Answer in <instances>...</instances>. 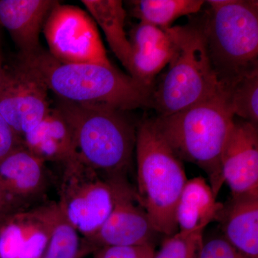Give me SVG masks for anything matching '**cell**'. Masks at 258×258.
I'll return each instance as SVG.
<instances>
[{
  "label": "cell",
  "mask_w": 258,
  "mask_h": 258,
  "mask_svg": "<svg viewBox=\"0 0 258 258\" xmlns=\"http://www.w3.org/2000/svg\"><path fill=\"white\" fill-rule=\"evenodd\" d=\"M20 57L61 101L126 112L149 106L152 91L113 66L63 63L42 49Z\"/></svg>",
  "instance_id": "1"
},
{
  "label": "cell",
  "mask_w": 258,
  "mask_h": 258,
  "mask_svg": "<svg viewBox=\"0 0 258 258\" xmlns=\"http://www.w3.org/2000/svg\"><path fill=\"white\" fill-rule=\"evenodd\" d=\"M234 119L222 92L174 114L153 118L161 137L176 157L208 174L216 197L224 184L221 158Z\"/></svg>",
  "instance_id": "2"
},
{
  "label": "cell",
  "mask_w": 258,
  "mask_h": 258,
  "mask_svg": "<svg viewBox=\"0 0 258 258\" xmlns=\"http://www.w3.org/2000/svg\"><path fill=\"white\" fill-rule=\"evenodd\" d=\"M199 20L220 91L258 71V2L210 0Z\"/></svg>",
  "instance_id": "3"
},
{
  "label": "cell",
  "mask_w": 258,
  "mask_h": 258,
  "mask_svg": "<svg viewBox=\"0 0 258 258\" xmlns=\"http://www.w3.org/2000/svg\"><path fill=\"white\" fill-rule=\"evenodd\" d=\"M137 188L139 204L159 234L177 233L176 210L187 181L184 166L161 137L152 118L137 126Z\"/></svg>",
  "instance_id": "4"
},
{
  "label": "cell",
  "mask_w": 258,
  "mask_h": 258,
  "mask_svg": "<svg viewBox=\"0 0 258 258\" xmlns=\"http://www.w3.org/2000/svg\"><path fill=\"white\" fill-rule=\"evenodd\" d=\"M56 106L72 128L78 156L102 176L127 177L138 126L128 112L61 100Z\"/></svg>",
  "instance_id": "5"
},
{
  "label": "cell",
  "mask_w": 258,
  "mask_h": 258,
  "mask_svg": "<svg viewBox=\"0 0 258 258\" xmlns=\"http://www.w3.org/2000/svg\"><path fill=\"white\" fill-rule=\"evenodd\" d=\"M174 51L167 71L152 90L157 116L186 109L221 92L198 21L171 27Z\"/></svg>",
  "instance_id": "6"
},
{
  "label": "cell",
  "mask_w": 258,
  "mask_h": 258,
  "mask_svg": "<svg viewBox=\"0 0 258 258\" xmlns=\"http://www.w3.org/2000/svg\"><path fill=\"white\" fill-rule=\"evenodd\" d=\"M61 166L57 206L70 225L87 238L113 210V178L102 176L78 155Z\"/></svg>",
  "instance_id": "7"
},
{
  "label": "cell",
  "mask_w": 258,
  "mask_h": 258,
  "mask_svg": "<svg viewBox=\"0 0 258 258\" xmlns=\"http://www.w3.org/2000/svg\"><path fill=\"white\" fill-rule=\"evenodd\" d=\"M42 32L49 53L61 62L113 66L96 23L79 7L57 3L47 17Z\"/></svg>",
  "instance_id": "8"
},
{
  "label": "cell",
  "mask_w": 258,
  "mask_h": 258,
  "mask_svg": "<svg viewBox=\"0 0 258 258\" xmlns=\"http://www.w3.org/2000/svg\"><path fill=\"white\" fill-rule=\"evenodd\" d=\"M48 88L32 68L19 57L4 69L0 81V114L20 139L50 111Z\"/></svg>",
  "instance_id": "9"
},
{
  "label": "cell",
  "mask_w": 258,
  "mask_h": 258,
  "mask_svg": "<svg viewBox=\"0 0 258 258\" xmlns=\"http://www.w3.org/2000/svg\"><path fill=\"white\" fill-rule=\"evenodd\" d=\"M114 205L109 216L99 229L81 240L88 254L110 246H136L153 244L158 233L147 212L139 204L135 188L127 177L113 178Z\"/></svg>",
  "instance_id": "10"
},
{
  "label": "cell",
  "mask_w": 258,
  "mask_h": 258,
  "mask_svg": "<svg viewBox=\"0 0 258 258\" xmlns=\"http://www.w3.org/2000/svg\"><path fill=\"white\" fill-rule=\"evenodd\" d=\"M221 171L231 195H258L257 125L235 117L222 153Z\"/></svg>",
  "instance_id": "11"
},
{
  "label": "cell",
  "mask_w": 258,
  "mask_h": 258,
  "mask_svg": "<svg viewBox=\"0 0 258 258\" xmlns=\"http://www.w3.org/2000/svg\"><path fill=\"white\" fill-rule=\"evenodd\" d=\"M49 182L45 163L23 144L0 161V189L21 210L41 198Z\"/></svg>",
  "instance_id": "12"
},
{
  "label": "cell",
  "mask_w": 258,
  "mask_h": 258,
  "mask_svg": "<svg viewBox=\"0 0 258 258\" xmlns=\"http://www.w3.org/2000/svg\"><path fill=\"white\" fill-rule=\"evenodd\" d=\"M129 41L132 48L129 76L152 92L154 80L174 54L171 28L162 30L140 22L132 28Z\"/></svg>",
  "instance_id": "13"
},
{
  "label": "cell",
  "mask_w": 258,
  "mask_h": 258,
  "mask_svg": "<svg viewBox=\"0 0 258 258\" xmlns=\"http://www.w3.org/2000/svg\"><path fill=\"white\" fill-rule=\"evenodd\" d=\"M54 0H0V25L6 29L20 50L28 57L41 50L40 35Z\"/></svg>",
  "instance_id": "14"
},
{
  "label": "cell",
  "mask_w": 258,
  "mask_h": 258,
  "mask_svg": "<svg viewBox=\"0 0 258 258\" xmlns=\"http://www.w3.org/2000/svg\"><path fill=\"white\" fill-rule=\"evenodd\" d=\"M221 234L245 258H258V195H231L217 218Z\"/></svg>",
  "instance_id": "15"
},
{
  "label": "cell",
  "mask_w": 258,
  "mask_h": 258,
  "mask_svg": "<svg viewBox=\"0 0 258 258\" xmlns=\"http://www.w3.org/2000/svg\"><path fill=\"white\" fill-rule=\"evenodd\" d=\"M22 143L44 162L62 164L78 155L74 132L57 106L32 130L22 137Z\"/></svg>",
  "instance_id": "16"
},
{
  "label": "cell",
  "mask_w": 258,
  "mask_h": 258,
  "mask_svg": "<svg viewBox=\"0 0 258 258\" xmlns=\"http://www.w3.org/2000/svg\"><path fill=\"white\" fill-rule=\"evenodd\" d=\"M210 184L202 176L188 179L178 201L176 220L181 232H204L216 221L223 204L217 201Z\"/></svg>",
  "instance_id": "17"
},
{
  "label": "cell",
  "mask_w": 258,
  "mask_h": 258,
  "mask_svg": "<svg viewBox=\"0 0 258 258\" xmlns=\"http://www.w3.org/2000/svg\"><path fill=\"white\" fill-rule=\"evenodd\" d=\"M82 3L95 23L101 27L111 50L128 72L132 48L125 30L127 14L123 2L83 0Z\"/></svg>",
  "instance_id": "18"
},
{
  "label": "cell",
  "mask_w": 258,
  "mask_h": 258,
  "mask_svg": "<svg viewBox=\"0 0 258 258\" xmlns=\"http://www.w3.org/2000/svg\"><path fill=\"white\" fill-rule=\"evenodd\" d=\"M132 14L142 23L168 30L181 17L197 14L203 0H137L130 2Z\"/></svg>",
  "instance_id": "19"
},
{
  "label": "cell",
  "mask_w": 258,
  "mask_h": 258,
  "mask_svg": "<svg viewBox=\"0 0 258 258\" xmlns=\"http://www.w3.org/2000/svg\"><path fill=\"white\" fill-rule=\"evenodd\" d=\"M224 94L236 118L258 126V71L241 79Z\"/></svg>",
  "instance_id": "20"
},
{
  "label": "cell",
  "mask_w": 258,
  "mask_h": 258,
  "mask_svg": "<svg viewBox=\"0 0 258 258\" xmlns=\"http://www.w3.org/2000/svg\"><path fill=\"white\" fill-rule=\"evenodd\" d=\"M85 255L86 253L82 248L79 234L58 208L48 242L37 258H81Z\"/></svg>",
  "instance_id": "21"
},
{
  "label": "cell",
  "mask_w": 258,
  "mask_h": 258,
  "mask_svg": "<svg viewBox=\"0 0 258 258\" xmlns=\"http://www.w3.org/2000/svg\"><path fill=\"white\" fill-rule=\"evenodd\" d=\"M204 232H178L168 236L153 258H198Z\"/></svg>",
  "instance_id": "22"
},
{
  "label": "cell",
  "mask_w": 258,
  "mask_h": 258,
  "mask_svg": "<svg viewBox=\"0 0 258 258\" xmlns=\"http://www.w3.org/2000/svg\"><path fill=\"white\" fill-rule=\"evenodd\" d=\"M198 258H245L223 237L216 234L203 239Z\"/></svg>",
  "instance_id": "23"
},
{
  "label": "cell",
  "mask_w": 258,
  "mask_h": 258,
  "mask_svg": "<svg viewBox=\"0 0 258 258\" xmlns=\"http://www.w3.org/2000/svg\"><path fill=\"white\" fill-rule=\"evenodd\" d=\"M154 244L136 246H110L97 249L93 258H153Z\"/></svg>",
  "instance_id": "24"
},
{
  "label": "cell",
  "mask_w": 258,
  "mask_h": 258,
  "mask_svg": "<svg viewBox=\"0 0 258 258\" xmlns=\"http://www.w3.org/2000/svg\"><path fill=\"white\" fill-rule=\"evenodd\" d=\"M22 144V139L0 114V161Z\"/></svg>",
  "instance_id": "25"
},
{
  "label": "cell",
  "mask_w": 258,
  "mask_h": 258,
  "mask_svg": "<svg viewBox=\"0 0 258 258\" xmlns=\"http://www.w3.org/2000/svg\"><path fill=\"white\" fill-rule=\"evenodd\" d=\"M22 210H24L19 208L18 205L0 189V215H10Z\"/></svg>",
  "instance_id": "26"
},
{
  "label": "cell",
  "mask_w": 258,
  "mask_h": 258,
  "mask_svg": "<svg viewBox=\"0 0 258 258\" xmlns=\"http://www.w3.org/2000/svg\"><path fill=\"white\" fill-rule=\"evenodd\" d=\"M10 215H0V232H1L3 226H4L5 222L7 221V219H8Z\"/></svg>",
  "instance_id": "27"
},
{
  "label": "cell",
  "mask_w": 258,
  "mask_h": 258,
  "mask_svg": "<svg viewBox=\"0 0 258 258\" xmlns=\"http://www.w3.org/2000/svg\"><path fill=\"white\" fill-rule=\"evenodd\" d=\"M4 66H3V61H2L1 54H0V81L3 79V74H4Z\"/></svg>",
  "instance_id": "28"
}]
</instances>
